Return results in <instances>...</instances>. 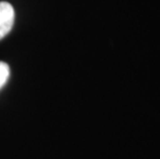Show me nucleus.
<instances>
[{
	"mask_svg": "<svg viewBox=\"0 0 160 159\" xmlns=\"http://www.w3.org/2000/svg\"><path fill=\"white\" fill-rule=\"evenodd\" d=\"M9 77V66L5 62L0 61V90L5 85Z\"/></svg>",
	"mask_w": 160,
	"mask_h": 159,
	"instance_id": "2",
	"label": "nucleus"
},
{
	"mask_svg": "<svg viewBox=\"0 0 160 159\" xmlns=\"http://www.w3.org/2000/svg\"><path fill=\"white\" fill-rule=\"evenodd\" d=\"M15 22V11L11 3L0 2V39L11 32Z\"/></svg>",
	"mask_w": 160,
	"mask_h": 159,
	"instance_id": "1",
	"label": "nucleus"
}]
</instances>
